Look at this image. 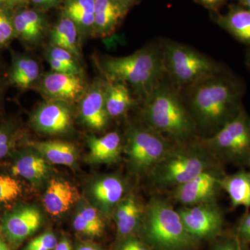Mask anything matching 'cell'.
I'll list each match as a JSON object with an SVG mask.
<instances>
[{"mask_svg": "<svg viewBox=\"0 0 250 250\" xmlns=\"http://www.w3.org/2000/svg\"><path fill=\"white\" fill-rule=\"evenodd\" d=\"M245 87L239 79L224 72L187 88L186 106L199 138H208L231 121L243 108Z\"/></svg>", "mask_w": 250, "mask_h": 250, "instance_id": "obj_1", "label": "cell"}, {"mask_svg": "<svg viewBox=\"0 0 250 250\" xmlns=\"http://www.w3.org/2000/svg\"><path fill=\"white\" fill-rule=\"evenodd\" d=\"M141 118L144 124L174 144H184L199 138L196 126L179 90L164 82L143 99Z\"/></svg>", "mask_w": 250, "mask_h": 250, "instance_id": "obj_2", "label": "cell"}, {"mask_svg": "<svg viewBox=\"0 0 250 250\" xmlns=\"http://www.w3.org/2000/svg\"><path fill=\"white\" fill-rule=\"evenodd\" d=\"M99 64L106 80L126 83L143 99L166 77L161 42L146 46L126 57H104Z\"/></svg>", "mask_w": 250, "mask_h": 250, "instance_id": "obj_3", "label": "cell"}, {"mask_svg": "<svg viewBox=\"0 0 250 250\" xmlns=\"http://www.w3.org/2000/svg\"><path fill=\"white\" fill-rule=\"evenodd\" d=\"M136 235L152 250H198L202 245L187 231L178 210L159 195L146 205Z\"/></svg>", "mask_w": 250, "mask_h": 250, "instance_id": "obj_4", "label": "cell"}, {"mask_svg": "<svg viewBox=\"0 0 250 250\" xmlns=\"http://www.w3.org/2000/svg\"><path fill=\"white\" fill-rule=\"evenodd\" d=\"M223 166L199 138L175 145L148 174L156 190H172L205 171Z\"/></svg>", "mask_w": 250, "mask_h": 250, "instance_id": "obj_5", "label": "cell"}, {"mask_svg": "<svg viewBox=\"0 0 250 250\" xmlns=\"http://www.w3.org/2000/svg\"><path fill=\"white\" fill-rule=\"evenodd\" d=\"M161 45L166 76L177 90L225 72L218 62L188 46L168 40Z\"/></svg>", "mask_w": 250, "mask_h": 250, "instance_id": "obj_6", "label": "cell"}, {"mask_svg": "<svg viewBox=\"0 0 250 250\" xmlns=\"http://www.w3.org/2000/svg\"><path fill=\"white\" fill-rule=\"evenodd\" d=\"M125 139L128 164L131 171L137 174L148 175L176 145L144 123L130 126Z\"/></svg>", "mask_w": 250, "mask_h": 250, "instance_id": "obj_7", "label": "cell"}, {"mask_svg": "<svg viewBox=\"0 0 250 250\" xmlns=\"http://www.w3.org/2000/svg\"><path fill=\"white\" fill-rule=\"evenodd\" d=\"M219 161L244 166L250 155V116L244 108L208 138H199Z\"/></svg>", "mask_w": 250, "mask_h": 250, "instance_id": "obj_8", "label": "cell"}, {"mask_svg": "<svg viewBox=\"0 0 250 250\" xmlns=\"http://www.w3.org/2000/svg\"><path fill=\"white\" fill-rule=\"evenodd\" d=\"M177 210L187 231L200 243L213 241L223 233L225 217L217 202L182 206Z\"/></svg>", "mask_w": 250, "mask_h": 250, "instance_id": "obj_9", "label": "cell"}, {"mask_svg": "<svg viewBox=\"0 0 250 250\" xmlns=\"http://www.w3.org/2000/svg\"><path fill=\"white\" fill-rule=\"evenodd\" d=\"M223 166L199 174L192 180L170 190L174 201L185 207L217 202L225 174Z\"/></svg>", "mask_w": 250, "mask_h": 250, "instance_id": "obj_10", "label": "cell"}, {"mask_svg": "<svg viewBox=\"0 0 250 250\" xmlns=\"http://www.w3.org/2000/svg\"><path fill=\"white\" fill-rule=\"evenodd\" d=\"M36 87L46 100L72 104L80 101L88 85L82 75L51 72L42 75Z\"/></svg>", "mask_w": 250, "mask_h": 250, "instance_id": "obj_11", "label": "cell"}, {"mask_svg": "<svg viewBox=\"0 0 250 250\" xmlns=\"http://www.w3.org/2000/svg\"><path fill=\"white\" fill-rule=\"evenodd\" d=\"M71 104L46 100L31 117V124L37 131L48 135H62L72 129L73 115Z\"/></svg>", "mask_w": 250, "mask_h": 250, "instance_id": "obj_12", "label": "cell"}, {"mask_svg": "<svg viewBox=\"0 0 250 250\" xmlns=\"http://www.w3.org/2000/svg\"><path fill=\"white\" fill-rule=\"evenodd\" d=\"M106 80L96 79L88 85L80 101V115L83 124L93 131H103L110 118L106 108Z\"/></svg>", "mask_w": 250, "mask_h": 250, "instance_id": "obj_13", "label": "cell"}, {"mask_svg": "<svg viewBox=\"0 0 250 250\" xmlns=\"http://www.w3.org/2000/svg\"><path fill=\"white\" fill-rule=\"evenodd\" d=\"M42 216L40 210L24 206L6 215L1 222V232L11 246L17 247L40 229Z\"/></svg>", "mask_w": 250, "mask_h": 250, "instance_id": "obj_14", "label": "cell"}, {"mask_svg": "<svg viewBox=\"0 0 250 250\" xmlns=\"http://www.w3.org/2000/svg\"><path fill=\"white\" fill-rule=\"evenodd\" d=\"M14 25L16 36L30 47L42 43L49 30L45 12L35 8L18 11L14 16Z\"/></svg>", "mask_w": 250, "mask_h": 250, "instance_id": "obj_15", "label": "cell"}, {"mask_svg": "<svg viewBox=\"0 0 250 250\" xmlns=\"http://www.w3.org/2000/svg\"><path fill=\"white\" fill-rule=\"evenodd\" d=\"M131 9L123 0H95L93 37L111 36Z\"/></svg>", "mask_w": 250, "mask_h": 250, "instance_id": "obj_16", "label": "cell"}, {"mask_svg": "<svg viewBox=\"0 0 250 250\" xmlns=\"http://www.w3.org/2000/svg\"><path fill=\"white\" fill-rule=\"evenodd\" d=\"M90 190L98 209L109 215L124 198L126 187L121 177L109 174L96 179Z\"/></svg>", "mask_w": 250, "mask_h": 250, "instance_id": "obj_17", "label": "cell"}, {"mask_svg": "<svg viewBox=\"0 0 250 250\" xmlns=\"http://www.w3.org/2000/svg\"><path fill=\"white\" fill-rule=\"evenodd\" d=\"M145 210L146 206H143L134 195L125 197L118 204L113 214L119 241L136 235L142 223Z\"/></svg>", "mask_w": 250, "mask_h": 250, "instance_id": "obj_18", "label": "cell"}, {"mask_svg": "<svg viewBox=\"0 0 250 250\" xmlns=\"http://www.w3.org/2000/svg\"><path fill=\"white\" fill-rule=\"evenodd\" d=\"M78 199V190L72 184L63 179H53L44 195V207L49 214L57 216L70 209Z\"/></svg>", "mask_w": 250, "mask_h": 250, "instance_id": "obj_19", "label": "cell"}, {"mask_svg": "<svg viewBox=\"0 0 250 250\" xmlns=\"http://www.w3.org/2000/svg\"><path fill=\"white\" fill-rule=\"evenodd\" d=\"M213 21L233 38L250 46V10L241 5L229 6L228 12L213 14Z\"/></svg>", "mask_w": 250, "mask_h": 250, "instance_id": "obj_20", "label": "cell"}, {"mask_svg": "<svg viewBox=\"0 0 250 250\" xmlns=\"http://www.w3.org/2000/svg\"><path fill=\"white\" fill-rule=\"evenodd\" d=\"M82 40L83 38L75 23L62 14L49 30V44L68 51L79 61L82 57Z\"/></svg>", "mask_w": 250, "mask_h": 250, "instance_id": "obj_21", "label": "cell"}, {"mask_svg": "<svg viewBox=\"0 0 250 250\" xmlns=\"http://www.w3.org/2000/svg\"><path fill=\"white\" fill-rule=\"evenodd\" d=\"M87 142L90 149L89 159L92 162L113 164L121 159L123 144L118 131H111L101 137L88 136Z\"/></svg>", "mask_w": 250, "mask_h": 250, "instance_id": "obj_22", "label": "cell"}, {"mask_svg": "<svg viewBox=\"0 0 250 250\" xmlns=\"http://www.w3.org/2000/svg\"><path fill=\"white\" fill-rule=\"evenodd\" d=\"M95 0H64L62 15L75 23L83 39L93 37Z\"/></svg>", "mask_w": 250, "mask_h": 250, "instance_id": "obj_23", "label": "cell"}, {"mask_svg": "<svg viewBox=\"0 0 250 250\" xmlns=\"http://www.w3.org/2000/svg\"><path fill=\"white\" fill-rule=\"evenodd\" d=\"M222 190L228 194L232 208L250 207V170L225 174L221 180Z\"/></svg>", "mask_w": 250, "mask_h": 250, "instance_id": "obj_24", "label": "cell"}, {"mask_svg": "<svg viewBox=\"0 0 250 250\" xmlns=\"http://www.w3.org/2000/svg\"><path fill=\"white\" fill-rule=\"evenodd\" d=\"M134 103L131 89L126 83L106 80V108L110 118L125 116Z\"/></svg>", "mask_w": 250, "mask_h": 250, "instance_id": "obj_25", "label": "cell"}, {"mask_svg": "<svg viewBox=\"0 0 250 250\" xmlns=\"http://www.w3.org/2000/svg\"><path fill=\"white\" fill-rule=\"evenodd\" d=\"M45 160L58 165L73 166L77 160V149L72 143L62 141H47L32 144Z\"/></svg>", "mask_w": 250, "mask_h": 250, "instance_id": "obj_26", "label": "cell"}, {"mask_svg": "<svg viewBox=\"0 0 250 250\" xmlns=\"http://www.w3.org/2000/svg\"><path fill=\"white\" fill-rule=\"evenodd\" d=\"M42 75L40 64L36 59L28 56H19L14 61L10 80L18 88L28 89L36 86Z\"/></svg>", "mask_w": 250, "mask_h": 250, "instance_id": "obj_27", "label": "cell"}, {"mask_svg": "<svg viewBox=\"0 0 250 250\" xmlns=\"http://www.w3.org/2000/svg\"><path fill=\"white\" fill-rule=\"evenodd\" d=\"M97 207L90 205L82 207L75 215L73 227L75 231L89 238H98L104 232V220Z\"/></svg>", "mask_w": 250, "mask_h": 250, "instance_id": "obj_28", "label": "cell"}, {"mask_svg": "<svg viewBox=\"0 0 250 250\" xmlns=\"http://www.w3.org/2000/svg\"><path fill=\"white\" fill-rule=\"evenodd\" d=\"M11 170L15 176L22 177L32 184H39L48 175L49 166L42 156L28 154L20 158Z\"/></svg>", "mask_w": 250, "mask_h": 250, "instance_id": "obj_29", "label": "cell"}, {"mask_svg": "<svg viewBox=\"0 0 250 250\" xmlns=\"http://www.w3.org/2000/svg\"><path fill=\"white\" fill-rule=\"evenodd\" d=\"M45 57H50L62 62L70 69L73 75L83 76L84 72L81 66L80 61L68 51L49 44L45 49Z\"/></svg>", "mask_w": 250, "mask_h": 250, "instance_id": "obj_30", "label": "cell"}, {"mask_svg": "<svg viewBox=\"0 0 250 250\" xmlns=\"http://www.w3.org/2000/svg\"><path fill=\"white\" fill-rule=\"evenodd\" d=\"M22 187L16 179L0 174V205L11 203L22 195Z\"/></svg>", "mask_w": 250, "mask_h": 250, "instance_id": "obj_31", "label": "cell"}, {"mask_svg": "<svg viewBox=\"0 0 250 250\" xmlns=\"http://www.w3.org/2000/svg\"><path fill=\"white\" fill-rule=\"evenodd\" d=\"M249 245L243 243L232 232L223 233L211 242L210 250H249Z\"/></svg>", "mask_w": 250, "mask_h": 250, "instance_id": "obj_32", "label": "cell"}, {"mask_svg": "<svg viewBox=\"0 0 250 250\" xmlns=\"http://www.w3.org/2000/svg\"><path fill=\"white\" fill-rule=\"evenodd\" d=\"M8 9L0 4V46L6 45L16 36L14 16H11Z\"/></svg>", "mask_w": 250, "mask_h": 250, "instance_id": "obj_33", "label": "cell"}, {"mask_svg": "<svg viewBox=\"0 0 250 250\" xmlns=\"http://www.w3.org/2000/svg\"><path fill=\"white\" fill-rule=\"evenodd\" d=\"M57 244V236L51 231H47L31 240L23 250H53Z\"/></svg>", "mask_w": 250, "mask_h": 250, "instance_id": "obj_34", "label": "cell"}, {"mask_svg": "<svg viewBox=\"0 0 250 250\" xmlns=\"http://www.w3.org/2000/svg\"><path fill=\"white\" fill-rule=\"evenodd\" d=\"M116 250H152L137 235H131L118 241Z\"/></svg>", "mask_w": 250, "mask_h": 250, "instance_id": "obj_35", "label": "cell"}, {"mask_svg": "<svg viewBox=\"0 0 250 250\" xmlns=\"http://www.w3.org/2000/svg\"><path fill=\"white\" fill-rule=\"evenodd\" d=\"M233 231L243 243L250 244V211L241 219Z\"/></svg>", "mask_w": 250, "mask_h": 250, "instance_id": "obj_36", "label": "cell"}, {"mask_svg": "<svg viewBox=\"0 0 250 250\" xmlns=\"http://www.w3.org/2000/svg\"><path fill=\"white\" fill-rule=\"evenodd\" d=\"M34 8L39 11H46L57 9L62 6L64 0H29Z\"/></svg>", "mask_w": 250, "mask_h": 250, "instance_id": "obj_37", "label": "cell"}, {"mask_svg": "<svg viewBox=\"0 0 250 250\" xmlns=\"http://www.w3.org/2000/svg\"><path fill=\"white\" fill-rule=\"evenodd\" d=\"M228 0H194L195 3L208 10L212 14L218 12L220 8L226 4Z\"/></svg>", "mask_w": 250, "mask_h": 250, "instance_id": "obj_38", "label": "cell"}, {"mask_svg": "<svg viewBox=\"0 0 250 250\" xmlns=\"http://www.w3.org/2000/svg\"><path fill=\"white\" fill-rule=\"evenodd\" d=\"M11 138L4 129H0V159H3L9 152L11 148Z\"/></svg>", "mask_w": 250, "mask_h": 250, "instance_id": "obj_39", "label": "cell"}, {"mask_svg": "<svg viewBox=\"0 0 250 250\" xmlns=\"http://www.w3.org/2000/svg\"><path fill=\"white\" fill-rule=\"evenodd\" d=\"M27 0H0V4L8 9L17 6H22L27 3Z\"/></svg>", "mask_w": 250, "mask_h": 250, "instance_id": "obj_40", "label": "cell"}, {"mask_svg": "<svg viewBox=\"0 0 250 250\" xmlns=\"http://www.w3.org/2000/svg\"><path fill=\"white\" fill-rule=\"evenodd\" d=\"M54 250H72L71 244L67 238L63 237L60 241L58 242V244Z\"/></svg>", "mask_w": 250, "mask_h": 250, "instance_id": "obj_41", "label": "cell"}, {"mask_svg": "<svg viewBox=\"0 0 250 250\" xmlns=\"http://www.w3.org/2000/svg\"><path fill=\"white\" fill-rule=\"evenodd\" d=\"M77 250H103L100 247L90 243H83L77 248Z\"/></svg>", "mask_w": 250, "mask_h": 250, "instance_id": "obj_42", "label": "cell"}, {"mask_svg": "<svg viewBox=\"0 0 250 250\" xmlns=\"http://www.w3.org/2000/svg\"><path fill=\"white\" fill-rule=\"evenodd\" d=\"M237 4L241 5L243 7L250 10V0H235Z\"/></svg>", "mask_w": 250, "mask_h": 250, "instance_id": "obj_43", "label": "cell"}, {"mask_svg": "<svg viewBox=\"0 0 250 250\" xmlns=\"http://www.w3.org/2000/svg\"><path fill=\"white\" fill-rule=\"evenodd\" d=\"M130 8H132L134 5L139 4L140 0H123Z\"/></svg>", "mask_w": 250, "mask_h": 250, "instance_id": "obj_44", "label": "cell"}, {"mask_svg": "<svg viewBox=\"0 0 250 250\" xmlns=\"http://www.w3.org/2000/svg\"><path fill=\"white\" fill-rule=\"evenodd\" d=\"M0 250H10L7 245L1 239H0Z\"/></svg>", "mask_w": 250, "mask_h": 250, "instance_id": "obj_45", "label": "cell"}, {"mask_svg": "<svg viewBox=\"0 0 250 250\" xmlns=\"http://www.w3.org/2000/svg\"><path fill=\"white\" fill-rule=\"evenodd\" d=\"M244 166H248L250 169V155L248 156V159H247L246 162H245Z\"/></svg>", "mask_w": 250, "mask_h": 250, "instance_id": "obj_46", "label": "cell"}, {"mask_svg": "<svg viewBox=\"0 0 250 250\" xmlns=\"http://www.w3.org/2000/svg\"><path fill=\"white\" fill-rule=\"evenodd\" d=\"M247 62H248V66L250 67V49L248 52V57H247Z\"/></svg>", "mask_w": 250, "mask_h": 250, "instance_id": "obj_47", "label": "cell"}, {"mask_svg": "<svg viewBox=\"0 0 250 250\" xmlns=\"http://www.w3.org/2000/svg\"><path fill=\"white\" fill-rule=\"evenodd\" d=\"M249 250H250V248Z\"/></svg>", "mask_w": 250, "mask_h": 250, "instance_id": "obj_48", "label": "cell"}]
</instances>
